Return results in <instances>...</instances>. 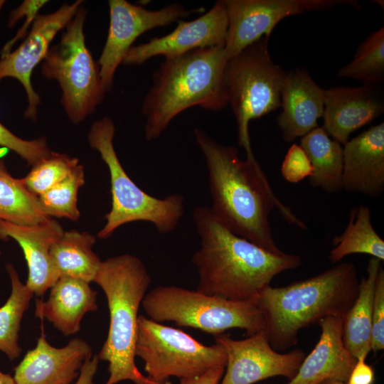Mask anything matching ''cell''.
<instances>
[{
  "mask_svg": "<svg viewBox=\"0 0 384 384\" xmlns=\"http://www.w3.org/2000/svg\"><path fill=\"white\" fill-rule=\"evenodd\" d=\"M300 146L312 166L310 185L329 193L343 190V149L341 144L331 139L322 127H317L302 137Z\"/></svg>",
  "mask_w": 384,
  "mask_h": 384,
  "instance_id": "obj_24",
  "label": "cell"
},
{
  "mask_svg": "<svg viewBox=\"0 0 384 384\" xmlns=\"http://www.w3.org/2000/svg\"><path fill=\"white\" fill-rule=\"evenodd\" d=\"M78 164V158L52 151L33 165L27 175L21 179L26 188L38 197L65 179Z\"/></svg>",
  "mask_w": 384,
  "mask_h": 384,
  "instance_id": "obj_31",
  "label": "cell"
},
{
  "mask_svg": "<svg viewBox=\"0 0 384 384\" xmlns=\"http://www.w3.org/2000/svg\"><path fill=\"white\" fill-rule=\"evenodd\" d=\"M0 255H1V251H0Z\"/></svg>",
  "mask_w": 384,
  "mask_h": 384,
  "instance_id": "obj_43",
  "label": "cell"
},
{
  "mask_svg": "<svg viewBox=\"0 0 384 384\" xmlns=\"http://www.w3.org/2000/svg\"><path fill=\"white\" fill-rule=\"evenodd\" d=\"M193 218L201 239L192 262L197 291L235 301H253L282 272L302 265L296 255L269 252L233 233L211 213L196 207Z\"/></svg>",
  "mask_w": 384,
  "mask_h": 384,
  "instance_id": "obj_2",
  "label": "cell"
},
{
  "mask_svg": "<svg viewBox=\"0 0 384 384\" xmlns=\"http://www.w3.org/2000/svg\"><path fill=\"white\" fill-rule=\"evenodd\" d=\"M63 232L61 225L52 218L33 225L0 220V240L12 238L21 247L28 268L26 284L37 297H42L60 277L50 248Z\"/></svg>",
  "mask_w": 384,
  "mask_h": 384,
  "instance_id": "obj_18",
  "label": "cell"
},
{
  "mask_svg": "<svg viewBox=\"0 0 384 384\" xmlns=\"http://www.w3.org/2000/svg\"><path fill=\"white\" fill-rule=\"evenodd\" d=\"M135 355L144 361L147 377L157 382L199 376L225 367L227 361L221 345H204L180 329L143 315L138 318Z\"/></svg>",
  "mask_w": 384,
  "mask_h": 384,
  "instance_id": "obj_10",
  "label": "cell"
},
{
  "mask_svg": "<svg viewBox=\"0 0 384 384\" xmlns=\"http://www.w3.org/2000/svg\"><path fill=\"white\" fill-rule=\"evenodd\" d=\"M325 90L302 69L287 72L281 90L282 112L277 124L284 141L292 142L318 127L323 116Z\"/></svg>",
  "mask_w": 384,
  "mask_h": 384,
  "instance_id": "obj_20",
  "label": "cell"
},
{
  "mask_svg": "<svg viewBox=\"0 0 384 384\" xmlns=\"http://www.w3.org/2000/svg\"><path fill=\"white\" fill-rule=\"evenodd\" d=\"M366 360H357L346 384H372L375 374L373 368Z\"/></svg>",
  "mask_w": 384,
  "mask_h": 384,
  "instance_id": "obj_36",
  "label": "cell"
},
{
  "mask_svg": "<svg viewBox=\"0 0 384 384\" xmlns=\"http://www.w3.org/2000/svg\"><path fill=\"white\" fill-rule=\"evenodd\" d=\"M318 384H346V383L340 382L335 380H325Z\"/></svg>",
  "mask_w": 384,
  "mask_h": 384,
  "instance_id": "obj_40",
  "label": "cell"
},
{
  "mask_svg": "<svg viewBox=\"0 0 384 384\" xmlns=\"http://www.w3.org/2000/svg\"><path fill=\"white\" fill-rule=\"evenodd\" d=\"M86 16L87 11L82 5L65 28L60 41L50 47L41 66L44 78L59 84L61 104L74 124L93 114L107 92L97 62L86 46Z\"/></svg>",
  "mask_w": 384,
  "mask_h": 384,
  "instance_id": "obj_9",
  "label": "cell"
},
{
  "mask_svg": "<svg viewBox=\"0 0 384 384\" xmlns=\"http://www.w3.org/2000/svg\"><path fill=\"white\" fill-rule=\"evenodd\" d=\"M371 351L374 353L384 348V270L379 269L373 297Z\"/></svg>",
  "mask_w": 384,
  "mask_h": 384,
  "instance_id": "obj_35",
  "label": "cell"
},
{
  "mask_svg": "<svg viewBox=\"0 0 384 384\" xmlns=\"http://www.w3.org/2000/svg\"><path fill=\"white\" fill-rule=\"evenodd\" d=\"M114 134L113 121L105 116L92 123L87 134L90 147L99 152L110 176L112 206L97 237L108 238L121 225L134 221L151 223L161 234L172 232L183 215V196L174 193L159 198L141 189L119 160L114 146Z\"/></svg>",
  "mask_w": 384,
  "mask_h": 384,
  "instance_id": "obj_6",
  "label": "cell"
},
{
  "mask_svg": "<svg viewBox=\"0 0 384 384\" xmlns=\"http://www.w3.org/2000/svg\"><path fill=\"white\" fill-rule=\"evenodd\" d=\"M92 356L90 346L82 338H74L57 348L48 342L43 331L36 347L15 368L14 378L16 384H71Z\"/></svg>",
  "mask_w": 384,
  "mask_h": 384,
  "instance_id": "obj_16",
  "label": "cell"
},
{
  "mask_svg": "<svg viewBox=\"0 0 384 384\" xmlns=\"http://www.w3.org/2000/svg\"><path fill=\"white\" fill-rule=\"evenodd\" d=\"M340 78L363 84H377L384 79V27L373 32L358 47L352 60L338 70Z\"/></svg>",
  "mask_w": 384,
  "mask_h": 384,
  "instance_id": "obj_29",
  "label": "cell"
},
{
  "mask_svg": "<svg viewBox=\"0 0 384 384\" xmlns=\"http://www.w3.org/2000/svg\"><path fill=\"white\" fill-rule=\"evenodd\" d=\"M343 149V189L377 198L384 191V123L348 140Z\"/></svg>",
  "mask_w": 384,
  "mask_h": 384,
  "instance_id": "obj_19",
  "label": "cell"
},
{
  "mask_svg": "<svg viewBox=\"0 0 384 384\" xmlns=\"http://www.w3.org/2000/svg\"><path fill=\"white\" fill-rule=\"evenodd\" d=\"M228 26L224 50L228 59L270 36L284 18L334 6L358 5L354 0H224Z\"/></svg>",
  "mask_w": 384,
  "mask_h": 384,
  "instance_id": "obj_11",
  "label": "cell"
},
{
  "mask_svg": "<svg viewBox=\"0 0 384 384\" xmlns=\"http://www.w3.org/2000/svg\"><path fill=\"white\" fill-rule=\"evenodd\" d=\"M151 277L137 256L123 254L102 261L93 282L103 290L109 309L107 338L97 356L108 363L105 384L131 380L144 384V376L135 363L138 311L148 292Z\"/></svg>",
  "mask_w": 384,
  "mask_h": 384,
  "instance_id": "obj_5",
  "label": "cell"
},
{
  "mask_svg": "<svg viewBox=\"0 0 384 384\" xmlns=\"http://www.w3.org/2000/svg\"><path fill=\"white\" fill-rule=\"evenodd\" d=\"M381 260L371 257L367 277L359 283L356 300L343 317L342 338L346 349L357 360H366L371 351V329L373 297Z\"/></svg>",
  "mask_w": 384,
  "mask_h": 384,
  "instance_id": "obj_23",
  "label": "cell"
},
{
  "mask_svg": "<svg viewBox=\"0 0 384 384\" xmlns=\"http://www.w3.org/2000/svg\"><path fill=\"white\" fill-rule=\"evenodd\" d=\"M0 146L15 152L31 166L52 152L45 137L31 140L23 139L11 132L1 122Z\"/></svg>",
  "mask_w": 384,
  "mask_h": 384,
  "instance_id": "obj_32",
  "label": "cell"
},
{
  "mask_svg": "<svg viewBox=\"0 0 384 384\" xmlns=\"http://www.w3.org/2000/svg\"><path fill=\"white\" fill-rule=\"evenodd\" d=\"M268 40L262 37L228 59L224 87L228 105L235 117L238 144L246 159L258 164L249 134L251 120L259 119L281 107V90L287 73L272 60Z\"/></svg>",
  "mask_w": 384,
  "mask_h": 384,
  "instance_id": "obj_7",
  "label": "cell"
},
{
  "mask_svg": "<svg viewBox=\"0 0 384 384\" xmlns=\"http://www.w3.org/2000/svg\"><path fill=\"white\" fill-rule=\"evenodd\" d=\"M47 3L48 1L45 0H25L10 12L7 23L9 28H13L23 18L24 22L14 38L4 46L0 52L1 56L10 53L18 41L25 38L28 33V28L32 26L36 17L39 14L38 11Z\"/></svg>",
  "mask_w": 384,
  "mask_h": 384,
  "instance_id": "obj_33",
  "label": "cell"
},
{
  "mask_svg": "<svg viewBox=\"0 0 384 384\" xmlns=\"http://www.w3.org/2000/svg\"><path fill=\"white\" fill-rule=\"evenodd\" d=\"M359 283L355 265L342 262L284 287H266L253 302L271 346L286 351L298 343L301 329L329 316L343 317L357 297Z\"/></svg>",
  "mask_w": 384,
  "mask_h": 384,
  "instance_id": "obj_3",
  "label": "cell"
},
{
  "mask_svg": "<svg viewBox=\"0 0 384 384\" xmlns=\"http://www.w3.org/2000/svg\"><path fill=\"white\" fill-rule=\"evenodd\" d=\"M225 368L224 366L212 368L201 375L180 379L179 384H219Z\"/></svg>",
  "mask_w": 384,
  "mask_h": 384,
  "instance_id": "obj_37",
  "label": "cell"
},
{
  "mask_svg": "<svg viewBox=\"0 0 384 384\" xmlns=\"http://www.w3.org/2000/svg\"><path fill=\"white\" fill-rule=\"evenodd\" d=\"M95 242L96 238L87 232L64 231L50 248L60 277L93 282L102 262L92 250Z\"/></svg>",
  "mask_w": 384,
  "mask_h": 384,
  "instance_id": "obj_25",
  "label": "cell"
},
{
  "mask_svg": "<svg viewBox=\"0 0 384 384\" xmlns=\"http://www.w3.org/2000/svg\"><path fill=\"white\" fill-rule=\"evenodd\" d=\"M108 5L109 30L97 61L101 80L107 92L112 87L117 68L140 35L203 11L202 8L188 9L176 3L158 10H149L125 0H110Z\"/></svg>",
  "mask_w": 384,
  "mask_h": 384,
  "instance_id": "obj_12",
  "label": "cell"
},
{
  "mask_svg": "<svg viewBox=\"0 0 384 384\" xmlns=\"http://www.w3.org/2000/svg\"><path fill=\"white\" fill-rule=\"evenodd\" d=\"M82 3L83 1L78 0L71 4H64L52 13L38 14L23 43L0 58V81L6 78L16 79L26 92L28 105L24 117L26 119L37 120L41 103L40 97L32 85V73L45 58L55 36L66 27Z\"/></svg>",
  "mask_w": 384,
  "mask_h": 384,
  "instance_id": "obj_14",
  "label": "cell"
},
{
  "mask_svg": "<svg viewBox=\"0 0 384 384\" xmlns=\"http://www.w3.org/2000/svg\"><path fill=\"white\" fill-rule=\"evenodd\" d=\"M5 3H6V1L0 0V13Z\"/></svg>",
  "mask_w": 384,
  "mask_h": 384,
  "instance_id": "obj_42",
  "label": "cell"
},
{
  "mask_svg": "<svg viewBox=\"0 0 384 384\" xmlns=\"http://www.w3.org/2000/svg\"><path fill=\"white\" fill-rule=\"evenodd\" d=\"M144 384H171V383L169 380L165 381V382H157L149 378V380Z\"/></svg>",
  "mask_w": 384,
  "mask_h": 384,
  "instance_id": "obj_41",
  "label": "cell"
},
{
  "mask_svg": "<svg viewBox=\"0 0 384 384\" xmlns=\"http://www.w3.org/2000/svg\"><path fill=\"white\" fill-rule=\"evenodd\" d=\"M226 353L225 373L220 384H253L268 378L297 374L306 354L297 348L288 353L273 349L263 331L235 340L225 334L215 336Z\"/></svg>",
  "mask_w": 384,
  "mask_h": 384,
  "instance_id": "obj_13",
  "label": "cell"
},
{
  "mask_svg": "<svg viewBox=\"0 0 384 384\" xmlns=\"http://www.w3.org/2000/svg\"><path fill=\"white\" fill-rule=\"evenodd\" d=\"M311 161L300 145H292L283 160L281 173L288 182L296 183L312 174Z\"/></svg>",
  "mask_w": 384,
  "mask_h": 384,
  "instance_id": "obj_34",
  "label": "cell"
},
{
  "mask_svg": "<svg viewBox=\"0 0 384 384\" xmlns=\"http://www.w3.org/2000/svg\"><path fill=\"white\" fill-rule=\"evenodd\" d=\"M6 269L11 291L5 304L0 306V351L10 360H15L22 352L18 344L21 320L34 294L21 282L13 265L7 264Z\"/></svg>",
  "mask_w": 384,
  "mask_h": 384,
  "instance_id": "obj_28",
  "label": "cell"
},
{
  "mask_svg": "<svg viewBox=\"0 0 384 384\" xmlns=\"http://www.w3.org/2000/svg\"><path fill=\"white\" fill-rule=\"evenodd\" d=\"M99 361L97 355L87 358L74 384H95L94 378L98 368Z\"/></svg>",
  "mask_w": 384,
  "mask_h": 384,
  "instance_id": "obj_38",
  "label": "cell"
},
{
  "mask_svg": "<svg viewBox=\"0 0 384 384\" xmlns=\"http://www.w3.org/2000/svg\"><path fill=\"white\" fill-rule=\"evenodd\" d=\"M0 384H16L14 376L4 373L0 370Z\"/></svg>",
  "mask_w": 384,
  "mask_h": 384,
  "instance_id": "obj_39",
  "label": "cell"
},
{
  "mask_svg": "<svg viewBox=\"0 0 384 384\" xmlns=\"http://www.w3.org/2000/svg\"><path fill=\"white\" fill-rule=\"evenodd\" d=\"M383 111V94L376 84L332 87L325 90L321 127L344 145L353 132L373 122Z\"/></svg>",
  "mask_w": 384,
  "mask_h": 384,
  "instance_id": "obj_17",
  "label": "cell"
},
{
  "mask_svg": "<svg viewBox=\"0 0 384 384\" xmlns=\"http://www.w3.org/2000/svg\"><path fill=\"white\" fill-rule=\"evenodd\" d=\"M50 218L42 210L38 197L26 188L21 178L11 174L0 159V220L33 225Z\"/></svg>",
  "mask_w": 384,
  "mask_h": 384,
  "instance_id": "obj_27",
  "label": "cell"
},
{
  "mask_svg": "<svg viewBox=\"0 0 384 384\" xmlns=\"http://www.w3.org/2000/svg\"><path fill=\"white\" fill-rule=\"evenodd\" d=\"M195 140L206 161L213 215L233 233L275 254L277 245L270 215L277 208L289 223L306 229L276 196L259 163L242 159L238 149L219 143L204 130L194 129Z\"/></svg>",
  "mask_w": 384,
  "mask_h": 384,
  "instance_id": "obj_1",
  "label": "cell"
},
{
  "mask_svg": "<svg viewBox=\"0 0 384 384\" xmlns=\"http://www.w3.org/2000/svg\"><path fill=\"white\" fill-rule=\"evenodd\" d=\"M329 260L337 263L351 254H367L384 260V241L371 223L370 209L361 205L351 210L349 220L343 233L334 237Z\"/></svg>",
  "mask_w": 384,
  "mask_h": 384,
  "instance_id": "obj_26",
  "label": "cell"
},
{
  "mask_svg": "<svg viewBox=\"0 0 384 384\" xmlns=\"http://www.w3.org/2000/svg\"><path fill=\"white\" fill-rule=\"evenodd\" d=\"M97 291L90 283L61 276L50 288L46 302H36L35 315L46 319L64 336L77 334L84 316L97 309Z\"/></svg>",
  "mask_w": 384,
  "mask_h": 384,
  "instance_id": "obj_22",
  "label": "cell"
},
{
  "mask_svg": "<svg viewBox=\"0 0 384 384\" xmlns=\"http://www.w3.org/2000/svg\"><path fill=\"white\" fill-rule=\"evenodd\" d=\"M142 306L156 322H174L218 336L243 329L249 336L263 330L261 313L253 301H235L174 285H160L146 294Z\"/></svg>",
  "mask_w": 384,
  "mask_h": 384,
  "instance_id": "obj_8",
  "label": "cell"
},
{
  "mask_svg": "<svg viewBox=\"0 0 384 384\" xmlns=\"http://www.w3.org/2000/svg\"><path fill=\"white\" fill-rule=\"evenodd\" d=\"M84 183V166L79 164L65 179L38 197L43 213L50 218H66L77 221L80 215L78 193Z\"/></svg>",
  "mask_w": 384,
  "mask_h": 384,
  "instance_id": "obj_30",
  "label": "cell"
},
{
  "mask_svg": "<svg viewBox=\"0 0 384 384\" xmlns=\"http://www.w3.org/2000/svg\"><path fill=\"white\" fill-rule=\"evenodd\" d=\"M342 322L340 316H329L319 322V341L287 384H318L329 379L347 382L357 359L343 344Z\"/></svg>",
  "mask_w": 384,
  "mask_h": 384,
  "instance_id": "obj_21",
  "label": "cell"
},
{
  "mask_svg": "<svg viewBox=\"0 0 384 384\" xmlns=\"http://www.w3.org/2000/svg\"><path fill=\"white\" fill-rule=\"evenodd\" d=\"M228 26L224 0L217 1L197 18L178 21L176 28L167 35L132 46L122 64L139 65L157 55L175 57L198 48L225 45Z\"/></svg>",
  "mask_w": 384,
  "mask_h": 384,
  "instance_id": "obj_15",
  "label": "cell"
},
{
  "mask_svg": "<svg viewBox=\"0 0 384 384\" xmlns=\"http://www.w3.org/2000/svg\"><path fill=\"white\" fill-rule=\"evenodd\" d=\"M224 46L195 49L160 64L142 105L147 141L158 139L174 117L190 107L220 111L228 105Z\"/></svg>",
  "mask_w": 384,
  "mask_h": 384,
  "instance_id": "obj_4",
  "label": "cell"
}]
</instances>
